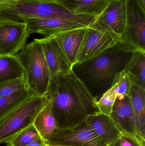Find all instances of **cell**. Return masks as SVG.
Masks as SVG:
<instances>
[{"label": "cell", "mask_w": 145, "mask_h": 146, "mask_svg": "<svg viewBox=\"0 0 145 146\" xmlns=\"http://www.w3.org/2000/svg\"><path fill=\"white\" fill-rule=\"evenodd\" d=\"M46 141L39 136L36 139L28 144L26 146H47Z\"/></svg>", "instance_id": "cell-26"}, {"label": "cell", "mask_w": 145, "mask_h": 146, "mask_svg": "<svg viewBox=\"0 0 145 146\" xmlns=\"http://www.w3.org/2000/svg\"><path fill=\"white\" fill-rule=\"evenodd\" d=\"M123 72L133 85L145 89V53L135 51Z\"/></svg>", "instance_id": "cell-19"}, {"label": "cell", "mask_w": 145, "mask_h": 146, "mask_svg": "<svg viewBox=\"0 0 145 146\" xmlns=\"http://www.w3.org/2000/svg\"><path fill=\"white\" fill-rule=\"evenodd\" d=\"M110 0H62L56 3L73 15H86L98 18L108 6Z\"/></svg>", "instance_id": "cell-16"}, {"label": "cell", "mask_w": 145, "mask_h": 146, "mask_svg": "<svg viewBox=\"0 0 145 146\" xmlns=\"http://www.w3.org/2000/svg\"><path fill=\"white\" fill-rule=\"evenodd\" d=\"M40 136L33 124L14 135L7 142V146H26Z\"/></svg>", "instance_id": "cell-22"}, {"label": "cell", "mask_w": 145, "mask_h": 146, "mask_svg": "<svg viewBox=\"0 0 145 146\" xmlns=\"http://www.w3.org/2000/svg\"><path fill=\"white\" fill-rule=\"evenodd\" d=\"M33 125L46 142L58 129L57 121L53 115L50 100L37 116Z\"/></svg>", "instance_id": "cell-18"}, {"label": "cell", "mask_w": 145, "mask_h": 146, "mask_svg": "<svg viewBox=\"0 0 145 146\" xmlns=\"http://www.w3.org/2000/svg\"><path fill=\"white\" fill-rule=\"evenodd\" d=\"M26 87L24 77L0 83V98L9 96Z\"/></svg>", "instance_id": "cell-24"}, {"label": "cell", "mask_w": 145, "mask_h": 146, "mask_svg": "<svg viewBox=\"0 0 145 146\" xmlns=\"http://www.w3.org/2000/svg\"><path fill=\"white\" fill-rule=\"evenodd\" d=\"M33 94L27 88L0 98V123Z\"/></svg>", "instance_id": "cell-21"}, {"label": "cell", "mask_w": 145, "mask_h": 146, "mask_svg": "<svg viewBox=\"0 0 145 146\" xmlns=\"http://www.w3.org/2000/svg\"><path fill=\"white\" fill-rule=\"evenodd\" d=\"M120 41V38L94 21L86 29L75 64L96 57Z\"/></svg>", "instance_id": "cell-7"}, {"label": "cell", "mask_w": 145, "mask_h": 146, "mask_svg": "<svg viewBox=\"0 0 145 146\" xmlns=\"http://www.w3.org/2000/svg\"><path fill=\"white\" fill-rule=\"evenodd\" d=\"M97 18L89 15H77L71 18L33 19L27 21L25 23L30 35L38 33L47 37L71 30L88 27Z\"/></svg>", "instance_id": "cell-6"}, {"label": "cell", "mask_w": 145, "mask_h": 146, "mask_svg": "<svg viewBox=\"0 0 145 146\" xmlns=\"http://www.w3.org/2000/svg\"><path fill=\"white\" fill-rule=\"evenodd\" d=\"M38 39L42 46L51 79L64 75L72 70V66L53 37Z\"/></svg>", "instance_id": "cell-12"}, {"label": "cell", "mask_w": 145, "mask_h": 146, "mask_svg": "<svg viewBox=\"0 0 145 146\" xmlns=\"http://www.w3.org/2000/svg\"><path fill=\"white\" fill-rule=\"evenodd\" d=\"M76 15L56 3L40 0H20L13 4L0 5V21L25 23L33 19L71 18Z\"/></svg>", "instance_id": "cell-4"}, {"label": "cell", "mask_w": 145, "mask_h": 146, "mask_svg": "<svg viewBox=\"0 0 145 146\" xmlns=\"http://www.w3.org/2000/svg\"><path fill=\"white\" fill-rule=\"evenodd\" d=\"M46 143L77 146H106L85 121L75 127L58 129Z\"/></svg>", "instance_id": "cell-9"}, {"label": "cell", "mask_w": 145, "mask_h": 146, "mask_svg": "<svg viewBox=\"0 0 145 146\" xmlns=\"http://www.w3.org/2000/svg\"><path fill=\"white\" fill-rule=\"evenodd\" d=\"M126 21V0H110L95 22L121 38L125 31Z\"/></svg>", "instance_id": "cell-11"}, {"label": "cell", "mask_w": 145, "mask_h": 146, "mask_svg": "<svg viewBox=\"0 0 145 146\" xmlns=\"http://www.w3.org/2000/svg\"><path fill=\"white\" fill-rule=\"evenodd\" d=\"M24 71L16 55L0 56V83L24 77Z\"/></svg>", "instance_id": "cell-20"}, {"label": "cell", "mask_w": 145, "mask_h": 146, "mask_svg": "<svg viewBox=\"0 0 145 146\" xmlns=\"http://www.w3.org/2000/svg\"><path fill=\"white\" fill-rule=\"evenodd\" d=\"M117 97L116 92L114 88L111 87L97 101V106L100 113L110 116L112 107Z\"/></svg>", "instance_id": "cell-23"}, {"label": "cell", "mask_w": 145, "mask_h": 146, "mask_svg": "<svg viewBox=\"0 0 145 146\" xmlns=\"http://www.w3.org/2000/svg\"><path fill=\"white\" fill-rule=\"evenodd\" d=\"M47 95H33L0 123V144L33 124L37 115L49 101Z\"/></svg>", "instance_id": "cell-5"}, {"label": "cell", "mask_w": 145, "mask_h": 146, "mask_svg": "<svg viewBox=\"0 0 145 146\" xmlns=\"http://www.w3.org/2000/svg\"><path fill=\"white\" fill-rule=\"evenodd\" d=\"M135 51L120 41L96 57L74 64L72 71L98 101L124 71Z\"/></svg>", "instance_id": "cell-2"}, {"label": "cell", "mask_w": 145, "mask_h": 146, "mask_svg": "<svg viewBox=\"0 0 145 146\" xmlns=\"http://www.w3.org/2000/svg\"><path fill=\"white\" fill-rule=\"evenodd\" d=\"M141 4L144 8H145V0H140Z\"/></svg>", "instance_id": "cell-31"}, {"label": "cell", "mask_w": 145, "mask_h": 146, "mask_svg": "<svg viewBox=\"0 0 145 146\" xmlns=\"http://www.w3.org/2000/svg\"><path fill=\"white\" fill-rule=\"evenodd\" d=\"M47 146H77L67 144H47Z\"/></svg>", "instance_id": "cell-28"}, {"label": "cell", "mask_w": 145, "mask_h": 146, "mask_svg": "<svg viewBox=\"0 0 145 146\" xmlns=\"http://www.w3.org/2000/svg\"><path fill=\"white\" fill-rule=\"evenodd\" d=\"M24 71L27 88L34 95L46 94L51 80L49 69L39 39L26 44L15 55Z\"/></svg>", "instance_id": "cell-3"}, {"label": "cell", "mask_w": 145, "mask_h": 146, "mask_svg": "<svg viewBox=\"0 0 145 146\" xmlns=\"http://www.w3.org/2000/svg\"><path fill=\"white\" fill-rule=\"evenodd\" d=\"M87 27L71 30L52 36L72 67L75 62Z\"/></svg>", "instance_id": "cell-15"}, {"label": "cell", "mask_w": 145, "mask_h": 146, "mask_svg": "<svg viewBox=\"0 0 145 146\" xmlns=\"http://www.w3.org/2000/svg\"><path fill=\"white\" fill-rule=\"evenodd\" d=\"M40 1H44L49 2L57 3L62 0H40Z\"/></svg>", "instance_id": "cell-29"}, {"label": "cell", "mask_w": 145, "mask_h": 146, "mask_svg": "<svg viewBox=\"0 0 145 146\" xmlns=\"http://www.w3.org/2000/svg\"><path fill=\"white\" fill-rule=\"evenodd\" d=\"M85 122L93 129L106 146L120 139L123 133L110 117L100 113L89 117Z\"/></svg>", "instance_id": "cell-14"}, {"label": "cell", "mask_w": 145, "mask_h": 146, "mask_svg": "<svg viewBox=\"0 0 145 146\" xmlns=\"http://www.w3.org/2000/svg\"><path fill=\"white\" fill-rule=\"evenodd\" d=\"M46 94L58 129L75 127L90 116L100 113L97 100L72 70L51 79Z\"/></svg>", "instance_id": "cell-1"}, {"label": "cell", "mask_w": 145, "mask_h": 146, "mask_svg": "<svg viewBox=\"0 0 145 146\" xmlns=\"http://www.w3.org/2000/svg\"><path fill=\"white\" fill-rule=\"evenodd\" d=\"M129 96L135 117L137 135L145 142V89L133 85Z\"/></svg>", "instance_id": "cell-17"}, {"label": "cell", "mask_w": 145, "mask_h": 146, "mask_svg": "<svg viewBox=\"0 0 145 146\" xmlns=\"http://www.w3.org/2000/svg\"><path fill=\"white\" fill-rule=\"evenodd\" d=\"M20 0H0V5H10L13 4Z\"/></svg>", "instance_id": "cell-27"}, {"label": "cell", "mask_w": 145, "mask_h": 146, "mask_svg": "<svg viewBox=\"0 0 145 146\" xmlns=\"http://www.w3.org/2000/svg\"><path fill=\"white\" fill-rule=\"evenodd\" d=\"M120 146H145V142L137 135L123 133L119 139Z\"/></svg>", "instance_id": "cell-25"}, {"label": "cell", "mask_w": 145, "mask_h": 146, "mask_svg": "<svg viewBox=\"0 0 145 146\" xmlns=\"http://www.w3.org/2000/svg\"><path fill=\"white\" fill-rule=\"evenodd\" d=\"M110 117L122 133L138 136L135 117L129 95L122 98L117 97Z\"/></svg>", "instance_id": "cell-13"}, {"label": "cell", "mask_w": 145, "mask_h": 146, "mask_svg": "<svg viewBox=\"0 0 145 146\" xmlns=\"http://www.w3.org/2000/svg\"><path fill=\"white\" fill-rule=\"evenodd\" d=\"M26 23L0 21V56L15 55L30 36Z\"/></svg>", "instance_id": "cell-10"}, {"label": "cell", "mask_w": 145, "mask_h": 146, "mask_svg": "<svg viewBox=\"0 0 145 146\" xmlns=\"http://www.w3.org/2000/svg\"><path fill=\"white\" fill-rule=\"evenodd\" d=\"M110 146H120V142H119V140L117 141L116 142H115L114 144L112 145H111Z\"/></svg>", "instance_id": "cell-30"}, {"label": "cell", "mask_w": 145, "mask_h": 146, "mask_svg": "<svg viewBox=\"0 0 145 146\" xmlns=\"http://www.w3.org/2000/svg\"><path fill=\"white\" fill-rule=\"evenodd\" d=\"M127 21L121 41L135 51L145 53V8L140 0H126Z\"/></svg>", "instance_id": "cell-8"}]
</instances>
